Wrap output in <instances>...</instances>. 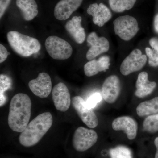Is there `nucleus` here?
<instances>
[{"mask_svg":"<svg viewBox=\"0 0 158 158\" xmlns=\"http://www.w3.org/2000/svg\"><path fill=\"white\" fill-rule=\"evenodd\" d=\"M32 102L28 95L23 93L15 94L9 106L8 124L11 130L21 133L29 123Z\"/></svg>","mask_w":158,"mask_h":158,"instance_id":"1","label":"nucleus"},{"mask_svg":"<svg viewBox=\"0 0 158 158\" xmlns=\"http://www.w3.org/2000/svg\"><path fill=\"white\" fill-rule=\"evenodd\" d=\"M52 123V116L49 112L38 115L21 133L19 138L20 144L25 147L36 145L48 131Z\"/></svg>","mask_w":158,"mask_h":158,"instance_id":"2","label":"nucleus"},{"mask_svg":"<svg viewBox=\"0 0 158 158\" xmlns=\"http://www.w3.org/2000/svg\"><path fill=\"white\" fill-rule=\"evenodd\" d=\"M7 37L11 48L21 56H30L37 53L41 48V45L37 39L17 31L8 32Z\"/></svg>","mask_w":158,"mask_h":158,"instance_id":"3","label":"nucleus"},{"mask_svg":"<svg viewBox=\"0 0 158 158\" xmlns=\"http://www.w3.org/2000/svg\"><path fill=\"white\" fill-rule=\"evenodd\" d=\"M45 46L49 55L56 60H65L72 55L71 45L66 40L57 36H50L46 40Z\"/></svg>","mask_w":158,"mask_h":158,"instance_id":"4","label":"nucleus"},{"mask_svg":"<svg viewBox=\"0 0 158 158\" xmlns=\"http://www.w3.org/2000/svg\"><path fill=\"white\" fill-rule=\"evenodd\" d=\"M113 25L115 34L125 41L134 38L139 30L137 20L130 15L117 18L113 21Z\"/></svg>","mask_w":158,"mask_h":158,"instance_id":"5","label":"nucleus"},{"mask_svg":"<svg viewBox=\"0 0 158 158\" xmlns=\"http://www.w3.org/2000/svg\"><path fill=\"white\" fill-rule=\"evenodd\" d=\"M98 138L97 133L94 130L80 127L74 133L73 146L77 151H86L96 143Z\"/></svg>","mask_w":158,"mask_h":158,"instance_id":"6","label":"nucleus"},{"mask_svg":"<svg viewBox=\"0 0 158 158\" xmlns=\"http://www.w3.org/2000/svg\"><path fill=\"white\" fill-rule=\"evenodd\" d=\"M147 57L142 55L140 50H134L124 59L120 66V71L123 76L138 71L143 68L147 62Z\"/></svg>","mask_w":158,"mask_h":158,"instance_id":"7","label":"nucleus"},{"mask_svg":"<svg viewBox=\"0 0 158 158\" xmlns=\"http://www.w3.org/2000/svg\"><path fill=\"white\" fill-rule=\"evenodd\" d=\"M72 105L78 115L88 127L94 128L98 124V118L92 109L86 106L85 100L81 96L74 97L72 98Z\"/></svg>","mask_w":158,"mask_h":158,"instance_id":"8","label":"nucleus"},{"mask_svg":"<svg viewBox=\"0 0 158 158\" xmlns=\"http://www.w3.org/2000/svg\"><path fill=\"white\" fill-rule=\"evenodd\" d=\"M87 41L88 46L90 47L86 54L88 60H92L99 55L108 52L110 48L108 40L105 37H98L94 32L89 34Z\"/></svg>","mask_w":158,"mask_h":158,"instance_id":"9","label":"nucleus"},{"mask_svg":"<svg viewBox=\"0 0 158 158\" xmlns=\"http://www.w3.org/2000/svg\"><path fill=\"white\" fill-rule=\"evenodd\" d=\"M29 87L36 96L41 98H46L52 91V83L50 77L46 73H40L37 78L29 82Z\"/></svg>","mask_w":158,"mask_h":158,"instance_id":"10","label":"nucleus"},{"mask_svg":"<svg viewBox=\"0 0 158 158\" xmlns=\"http://www.w3.org/2000/svg\"><path fill=\"white\" fill-rule=\"evenodd\" d=\"M121 91V84L117 76L111 75L105 80L102 88L103 98L109 104L115 102Z\"/></svg>","mask_w":158,"mask_h":158,"instance_id":"11","label":"nucleus"},{"mask_svg":"<svg viewBox=\"0 0 158 158\" xmlns=\"http://www.w3.org/2000/svg\"><path fill=\"white\" fill-rule=\"evenodd\" d=\"M52 97L55 107L59 111L65 112L70 107L71 102L70 93L64 83H59L54 87Z\"/></svg>","mask_w":158,"mask_h":158,"instance_id":"12","label":"nucleus"},{"mask_svg":"<svg viewBox=\"0 0 158 158\" xmlns=\"http://www.w3.org/2000/svg\"><path fill=\"white\" fill-rule=\"evenodd\" d=\"M114 131H123L129 140H134L137 136L138 125L135 119L128 116H123L115 118L112 122Z\"/></svg>","mask_w":158,"mask_h":158,"instance_id":"13","label":"nucleus"},{"mask_svg":"<svg viewBox=\"0 0 158 158\" xmlns=\"http://www.w3.org/2000/svg\"><path fill=\"white\" fill-rule=\"evenodd\" d=\"M83 0H60L54 9V15L60 21L65 20L70 17L81 5Z\"/></svg>","mask_w":158,"mask_h":158,"instance_id":"14","label":"nucleus"},{"mask_svg":"<svg viewBox=\"0 0 158 158\" xmlns=\"http://www.w3.org/2000/svg\"><path fill=\"white\" fill-rule=\"evenodd\" d=\"M87 13L93 18L94 24L99 27H103L111 18L112 13L109 8L103 3H94L89 6Z\"/></svg>","mask_w":158,"mask_h":158,"instance_id":"15","label":"nucleus"},{"mask_svg":"<svg viewBox=\"0 0 158 158\" xmlns=\"http://www.w3.org/2000/svg\"><path fill=\"white\" fill-rule=\"evenodd\" d=\"M81 16H74L65 25V30L79 44L83 43L86 38L85 29L81 26Z\"/></svg>","mask_w":158,"mask_h":158,"instance_id":"16","label":"nucleus"},{"mask_svg":"<svg viewBox=\"0 0 158 158\" xmlns=\"http://www.w3.org/2000/svg\"><path fill=\"white\" fill-rule=\"evenodd\" d=\"M155 82L148 80V75L146 72H142L138 74L136 83L135 95L139 98H143L151 94L156 87Z\"/></svg>","mask_w":158,"mask_h":158,"instance_id":"17","label":"nucleus"},{"mask_svg":"<svg viewBox=\"0 0 158 158\" xmlns=\"http://www.w3.org/2000/svg\"><path fill=\"white\" fill-rule=\"evenodd\" d=\"M110 65V59L108 56L100 57L98 60L92 59L84 65L85 73L87 76H93L100 72H106Z\"/></svg>","mask_w":158,"mask_h":158,"instance_id":"18","label":"nucleus"},{"mask_svg":"<svg viewBox=\"0 0 158 158\" xmlns=\"http://www.w3.org/2000/svg\"><path fill=\"white\" fill-rule=\"evenodd\" d=\"M16 4L26 21L32 20L38 15V6L35 0H16Z\"/></svg>","mask_w":158,"mask_h":158,"instance_id":"19","label":"nucleus"},{"mask_svg":"<svg viewBox=\"0 0 158 158\" xmlns=\"http://www.w3.org/2000/svg\"><path fill=\"white\" fill-rule=\"evenodd\" d=\"M136 112L140 117L158 113V97L139 104L136 108Z\"/></svg>","mask_w":158,"mask_h":158,"instance_id":"20","label":"nucleus"},{"mask_svg":"<svg viewBox=\"0 0 158 158\" xmlns=\"http://www.w3.org/2000/svg\"><path fill=\"white\" fill-rule=\"evenodd\" d=\"M137 0H109V3L113 11L120 13L130 10L134 7Z\"/></svg>","mask_w":158,"mask_h":158,"instance_id":"21","label":"nucleus"},{"mask_svg":"<svg viewBox=\"0 0 158 158\" xmlns=\"http://www.w3.org/2000/svg\"><path fill=\"white\" fill-rule=\"evenodd\" d=\"M110 158H133L132 151L124 145H118L109 151Z\"/></svg>","mask_w":158,"mask_h":158,"instance_id":"22","label":"nucleus"},{"mask_svg":"<svg viewBox=\"0 0 158 158\" xmlns=\"http://www.w3.org/2000/svg\"><path fill=\"white\" fill-rule=\"evenodd\" d=\"M12 81L9 77L4 74L0 75V106L6 103V98L5 92L11 88Z\"/></svg>","mask_w":158,"mask_h":158,"instance_id":"23","label":"nucleus"},{"mask_svg":"<svg viewBox=\"0 0 158 158\" xmlns=\"http://www.w3.org/2000/svg\"><path fill=\"white\" fill-rule=\"evenodd\" d=\"M144 131L148 133H155L158 131V113L148 116L143 123Z\"/></svg>","mask_w":158,"mask_h":158,"instance_id":"24","label":"nucleus"},{"mask_svg":"<svg viewBox=\"0 0 158 158\" xmlns=\"http://www.w3.org/2000/svg\"><path fill=\"white\" fill-rule=\"evenodd\" d=\"M146 55L148 57V64L152 67L158 66V50L151 49L149 48H145Z\"/></svg>","mask_w":158,"mask_h":158,"instance_id":"25","label":"nucleus"},{"mask_svg":"<svg viewBox=\"0 0 158 158\" xmlns=\"http://www.w3.org/2000/svg\"><path fill=\"white\" fill-rule=\"evenodd\" d=\"M102 98V97L101 94L97 92L90 95L85 101V103L89 109H93L96 106L98 103L101 101Z\"/></svg>","mask_w":158,"mask_h":158,"instance_id":"26","label":"nucleus"},{"mask_svg":"<svg viewBox=\"0 0 158 158\" xmlns=\"http://www.w3.org/2000/svg\"><path fill=\"white\" fill-rule=\"evenodd\" d=\"M11 1V0H0V18H2L5 14Z\"/></svg>","mask_w":158,"mask_h":158,"instance_id":"27","label":"nucleus"},{"mask_svg":"<svg viewBox=\"0 0 158 158\" xmlns=\"http://www.w3.org/2000/svg\"><path fill=\"white\" fill-rule=\"evenodd\" d=\"M10 53L7 51V49L2 44H0V63L6 61Z\"/></svg>","mask_w":158,"mask_h":158,"instance_id":"28","label":"nucleus"},{"mask_svg":"<svg viewBox=\"0 0 158 158\" xmlns=\"http://www.w3.org/2000/svg\"><path fill=\"white\" fill-rule=\"evenodd\" d=\"M149 44L152 49L158 50V39L157 38H152L149 40Z\"/></svg>","mask_w":158,"mask_h":158,"instance_id":"29","label":"nucleus"},{"mask_svg":"<svg viewBox=\"0 0 158 158\" xmlns=\"http://www.w3.org/2000/svg\"><path fill=\"white\" fill-rule=\"evenodd\" d=\"M154 27L156 32L158 34V14L156 15L154 21Z\"/></svg>","mask_w":158,"mask_h":158,"instance_id":"30","label":"nucleus"},{"mask_svg":"<svg viewBox=\"0 0 158 158\" xmlns=\"http://www.w3.org/2000/svg\"><path fill=\"white\" fill-rule=\"evenodd\" d=\"M154 144L155 145L156 148V151L155 157V158H158V137L156 138L155 139Z\"/></svg>","mask_w":158,"mask_h":158,"instance_id":"31","label":"nucleus"}]
</instances>
